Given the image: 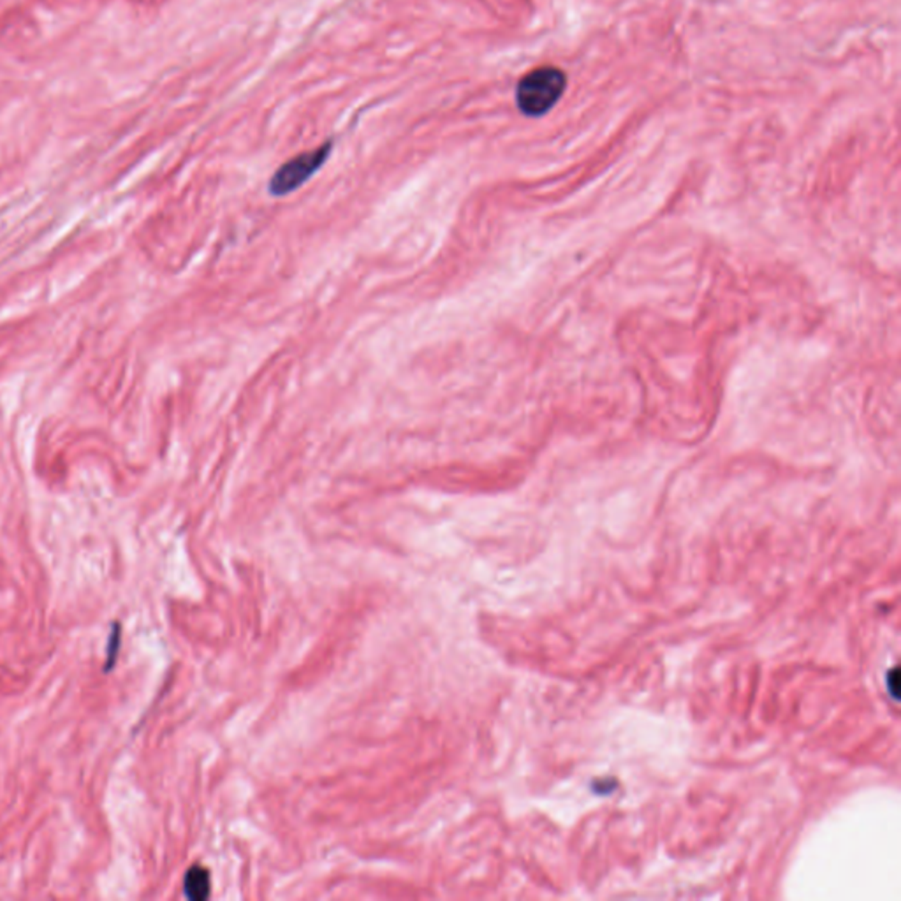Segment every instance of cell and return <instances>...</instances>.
I'll return each instance as SVG.
<instances>
[{"label":"cell","instance_id":"cell-1","mask_svg":"<svg viewBox=\"0 0 901 901\" xmlns=\"http://www.w3.org/2000/svg\"><path fill=\"white\" fill-rule=\"evenodd\" d=\"M567 87V76L558 67H539L525 74L516 88V104L525 117H542L555 108Z\"/></svg>","mask_w":901,"mask_h":901},{"label":"cell","instance_id":"cell-2","mask_svg":"<svg viewBox=\"0 0 901 901\" xmlns=\"http://www.w3.org/2000/svg\"><path fill=\"white\" fill-rule=\"evenodd\" d=\"M333 150V141L328 139L319 148L296 155L295 159L282 164L277 173L271 177L268 190L275 197H284L295 190H298L303 183L310 180L330 159Z\"/></svg>","mask_w":901,"mask_h":901},{"label":"cell","instance_id":"cell-3","mask_svg":"<svg viewBox=\"0 0 901 901\" xmlns=\"http://www.w3.org/2000/svg\"><path fill=\"white\" fill-rule=\"evenodd\" d=\"M210 873L203 866H192L183 879V895L192 901L206 900L210 897Z\"/></svg>","mask_w":901,"mask_h":901},{"label":"cell","instance_id":"cell-4","mask_svg":"<svg viewBox=\"0 0 901 901\" xmlns=\"http://www.w3.org/2000/svg\"><path fill=\"white\" fill-rule=\"evenodd\" d=\"M119 650H121V623H113L112 625V632H110V639H108V652H106V667H104V672L112 671L117 663V657H119Z\"/></svg>","mask_w":901,"mask_h":901}]
</instances>
